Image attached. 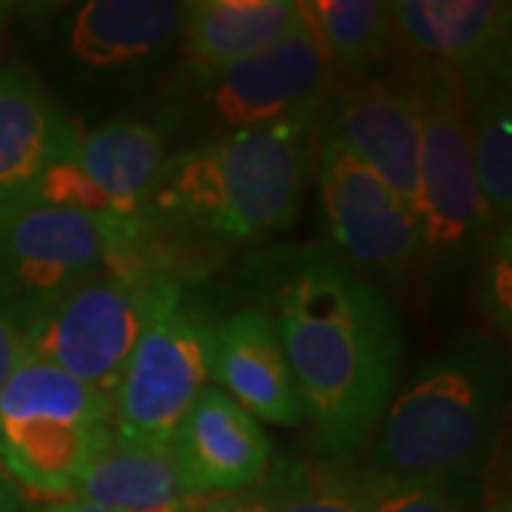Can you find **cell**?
<instances>
[{
  "label": "cell",
  "instance_id": "obj_1",
  "mask_svg": "<svg viewBox=\"0 0 512 512\" xmlns=\"http://www.w3.org/2000/svg\"><path fill=\"white\" fill-rule=\"evenodd\" d=\"M274 319L313 450L348 461L373 441L393 399L404 333L376 285L328 256H296L279 276Z\"/></svg>",
  "mask_w": 512,
  "mask_h": 512
},
{
  "label": "cell",
  "instance_id": "obj_21",
  "mask_svg": "<svg viewBox=\"0 0 512 512\" xmlns=\"http://www.w3.org/2000/svg\"><path fill=\"white\" fill-rule=\"evenodd\" d=\"M330 60V80L373 72L396 52L393 0H305Z\"/></svg>",
  "mask_w": 512,
  "mask_h": 512
},
{
  "label": "cell",
  "instance_id": "obj_12",
  "mask_svg": "<svg viewBox=\"0 0 512 512\" xmlns=\"http://www.w3.org/2000/svg\"><path fill=\"white\" fill-rule=\"evenodd\" d=\"M316 134L342 143L413 211L419 194L421 103L416 66L330 80Z\"/></svg>",
  "mask_w": 512,
  "mask_h": 512
},
{
  "label": "cell",
  "instance_id": "obj_24",
  "mask_svg": "<svg viewBox=\"0 0 512 512\" xmlns=\"http://www.w3.org/2000/svg\"><path fill=\"white\" fill-rule=\"evenodd\" d=\"M481 305L504 336L512 328V228L493 231L481 276Z\"/></svg>",
  "mask_w": 512,
  "mask_h": 512
},
{
  "label": "cell",
  "instance_id": "obj_6",
  "mask_svg": "<svg viewBox=\"0 0 512 512\" xmlns=\"http://www.w3.org/2000/svg\"><path fill=\"white\" fill-rule=\"evenodd\" d=\"M330 77L328 52L305 9L291 32L265 52L180 89V97L171 103L168 120L160 128L168 134V128L185 126L211 140L231 131L319 114Z\"/></svg>",
  "mask_w": 512,
  "mask_h": 512
},
{
  "label": "cell",
  "instance_id": "obj_8",
  "mask_svg": "<svg viewBox=\"0 0 512 512\" xmlns=\"http://www.w3.org/2000/svg\"><path fill=\"white\" fill-rule=\"evenodd\" d=\"M157 274L143 259H126L89 276L20 330L23 356L111 396L140 336Z\"/></svg>",
  "mask_w": 512,
  "mask_h": 512
},
{
  "label": "cell",
  "instance_id": "obj_4",
  "mask_svg": "<svg viewBox=\"0 0 512 512\" xmlns=\"http://www.w3.org/2000/svg\"><path fill=\"white\" fill-rule=\"evenodd\" d=\"M111 439V396L55 367L23 356L0 387V470L15 487L72 498Z\"/></svg>",
  "mask_w": 512,
  "mask_h": 512
},
{
  "label": "cell",
  "instance_id": "obj_23",
  "mask_svg": "<svg viewBox=\"0 0 512 512\" xmlns=\"http://www.w3.org/2000/svg\"><path fill=\"white\" fill-rule=\"evenodd\" d=\"M365 487L367 512H470L458 493V484L430 478L384 476L376 470H359Z\"/></svg>",
  "mask_w": 512,
  "mask_h": 512
},
{
  "label": "cell",
  "instance_id": "obj_9",
  "mask_svg": "<svg viewBox=\"0 0 512 512\" xmlns=\"http://www.w3.org/2000/svg\"><path fill=\"white\" fill-rule=\"evenodd\" d=\"M416 80L421 103L416 194L421 262L430 268H458L493 225L478 191L458 77L444 69L416 66Z\"/></svg>",
  "mask_w": 512,
  "mask_h": 512
},
{
  "label": "cell",
  "instance_id": "obj_17",
  "mask_svg": "<svg viewBox=\"0 0 512 512\" xmlns=\"http://www.w3.org/2000/svg\"><path fill=\"white\" fill-rule=\"evenodd\" d=\"M302 0H191L180 29L177 89L265 52L302 20Z\"/></svg>",
  "mask_w": 512,
  "mask_h": 512
},
{
  "label": "cell",
  "instance_id": "obj_10",
  "mask_svg": "<svg viewBox=\"0 0 512 512\" xmlns=\"http://www.w3.org/2000/svg\"><path fill=\"white\" fill-rule=\"evenodd\" d=\"M185 3L83 0L55 12L52 60L63 83L86 92L123 89L154 74L180 46Z\"/></svg>",
  "mask_w": 512,
  "mask_h": 512
},
{
  "label": "cell",
  "instance_id": "obj_30",
  "mask_svg": "<svg viewBox=\"0 0 512 512\" xmlns=\"http://www.w3.org/2000/svg\"><path fill=\"white\" fill-rule=\"evenodd\" d=\"M0 66H3V63H0Z\"/></svg>",
  "mask_w": 512,
  "mask_h": 512
},
{
  "label": "cell",
  "instance_id": "obj_13",
  "mask_svg": "<svg viewBox=\"0 0 512 512\" xmlns=\"http://www.w3.org/2000/svg\"><path fill=\"white\" fill-rule=\"evenodd\" d=\"M393 40L407 63L467 77L512 66L510 0H396Z\"/></svg>",
  "mask_w": 512,
  "mask_h": 512
},
{
  "label": "cell",
  "instance_id": "obj_3",
  "mask_svg": "<svg viewBox=\"0 0 512 512\" xmlns=\"http://www.w3.org/2000/svg\"><path fill=\"white\" fill-rule=\"evenodd\" d=\"M507 382V356L490 339L450 345L390 399L367 467L447 484L484 476L498 456Z\"/></svg>",
  "mask_w": 512,
  "mask_h": 512
},
{
  "label": "cell",
  "instance_id": "obj_26",
  "mask_svg": "<svg viewBox=\"0 0 512 512\" xmlns=\"http://www.w3.org/2000/svg\"><path fill=\"white\" fill-rule=\"evenodd\" d=\"M23 359V336L15 319H9L0 311V387L12 376V370L20 365Z\"/></svg>",
  "mask_w": 512,
  "mask_h": 512
},
{
  "label": "cell",
  "instance_id": "obj_14",
  "mask_svg": "<svg viewBox=\"0 0 512 512\" xmlns=\"http://www.w3.org/2000/svg\"><path fill=\"white\" fill-rule=\"evenodd\" d=\"M188 501L245 493L259 484L274 458L265 427L208 384L168 441Z\"/></svg>",
  "mask_w": 512,
  "mask_h": 512
},
{
  "label": "cell",
  "instance_id": "obj_19",
  "mask_svg": "<svg viewBox=\"0 0 512 512\" xmlns=\"http://www.w3.org/2000/svg\"><path fill=\"white\" fill-rule=\"evenodd\" d=\"M72 498L114 512H171L188 504L171 447L117 433L77 481Z\"/></svg>",
  "mask_w": 512,
  "mask_h": 512
},
{
  "label": "cell",
  "instance_id": "obj_11",
  "mask_svg": "<svg viewBox=\"0 0 512 512\" xmlns=\"http://www.w3.org/2000/svg\"><path fill=\"white\" fill-rule=\"evenodd\" d=\"M319 197L336 251L353 274L402 276L421 262V222L407 202L356 154L313 134Z\"/></svg>",
  "mask_w": 512,
  "mask_h": 512
},
{
  "label": "cell",
  "instance_id": "obj_28",
  "mask_svg": "<svg viewBox=\"0 0 512 512\" xmlns=\"http://www.w3.org/2000/svg\"><path fill=\"white\" fill-rule=\"evenodd\" d=\"M183 510H171V512H183ZM35 512H114V510H106V507H94V504L77 501V498H60V501H49V504L37 507Z\"/></svg>",
  "mask_w": 512,
  "mask_h": 512
},
{
  "label": "cell",
  "instance_id": "obj_15",
  "mask_svg": "<svg viewBox=\"0 0 512 512\" xmlns=\"http://www.w3.org/2000/svg\"><path fill=\"white\" fill-rule=\"evenodd\" d=\"M80 134L29 66H0V222L35 205L46 174L74 154Z\"/></svg>",
  "mask_w": 512,
  "mask_h": 512
},
{
  "label": "cell",
  "instance_id": "obj_27",
  "mask_svg": "<svg viewBox=\"0 0 512 512\" xmlns=\"http://www.w3.org/2000/svg\"><path fill=\"white\" fill-rule=\"evenodd\" d=\"M478 512H512V498L507 481L501 484V478L498 476L490 481V490L484 495V501L478 504Z\"/></svg>",
  "mask_w": 512,
  "mask_h": 512
},
{
  "label": "cell",
  "instance_id": "obj_18",
  "mask_svg": "<svg viewBox=\"0 0 512 512\" xmlns=\"http://www.w3.org/2000/svg\"><path fill=\"white\" fill-rule=\"evenodd\" d=\"M168 154V134L157 123L117 117L80 134L74 165L109 217L151 228L148 200Z\"/></svg>",
  "mask_w": 512,
  "mask_h": 512
},
{
  "label": "cell",
  "instance_id": "obj_7",
  "mask_svg": "<svg viewBox=\"0 0 512 512\" xmlns=\"http://www.w3.org/2000/svg\"><path fill=\"white\" fill-rule=\"evenodd\" d=\"M211 328L185 302L171 276L151 282L143 328L111 393L114 433L168 444L177 424L211 382Z\"/></svg>",
  "mask_w": 512,
  "mask_h": 512
},
{
  "label": "cell",
  "instance_id": "obj_29",
  "mask_svg": "<svg viewBox=\"0 0 512 512\" xmlns=\"http://www.w3.org/2000/svg\"><path fill=\"white\" fill-rule=\"evenodd\" d=\"M0 512H26L18 487L6 478L3 470H0Z\"/></svg>",
  "mask_w": 512,
  "mask_h": 512
},
{
  "label": "cell",
  "instance_id": "obj_2",
  "mask_svg": "<svg viewBox=\"0 0 512 512\" xmlns=\"http://www.w3.org/2000/svg\"><path fill=\"white\" fill-rule=\"evenodd\" d=\"M316 114L171 151L148 200L157 220L228 242L288 231L302 208Z\"/></svg>",
  "mask_w": 512,
  "mask_h": 512
},
{
  "label": "cell",
  "instance_id": "obj_5",
  "mask_svg": "<svg viewBox=\"0 0 512 512\" xmlns=\"http://www.w3.org/2000/svg\"><path fill=\"white\" fill-rule=\"evenodd\" d=\"M148 228L37 205L0 222V311L20 330L114 262L143 259Z\"/></svg>",
  "mask_w": 512,
  "mask_h": 512
},
{
  "label": "cell",
  "instance_id": "obj_20",
  "mask_svg": "<svg viewBox=\"0 0 512 512\" xmlns=\"http://www.w3.org/2000/svg\"><path fill=\"white\" fill-rule=\"evenodd\" d=\"M461 83L467 137L478 191L493 231L512 228V100L510 77L487 74Z\"/></svg>",
  "mask_w": 512,
  "mask_h": 512
},
{
  "label": "cell",
  "instance_id": "obj_22",
  "mask_svg": "<svg viewBox=\"0 0 512 512\" xmlns=\"http://www.w3.org/2000/svg\"><path fill=\"white\" fill-rule=\"evenodd\" d=\"M256 493L268 512H367L359 470L336 464L282 461L259 478Z\"/></svg>",
  "mask_w": 512,
  "mask_h": 512
},
{
  "label": "cell",
  "instance_id": "obj_16",
  "mask_svg": "<svg viewBox=\"0 0 512 512\" xmlns=\"http://www.w3.org/2000/svg\"><path fill=\"white\" fill-rule=\"evenodd\" d=\"M208 373L211 382H217L214 387H220L259 424H305V407L268 311L245 308L211 328Z\"/></svg>",
  "mask_w": 512,
  "mask_h": 512
},
{
  "label": "cell",
  "instance_id": "obj_25",
  "mask_svg": "<svg viewBox=\"0 0 512 512\" xmlns=\"http://www.w3.org/2000/svg\"><path fill=\"white\" fill-rule=\"evenodd\" d=\"M183 512H268V507H265L262 495L256 493V490H245V493L188 501Z\"/></svg>",
  "mask_w": 512,
  "mask_h": 512
}]
</instances>
